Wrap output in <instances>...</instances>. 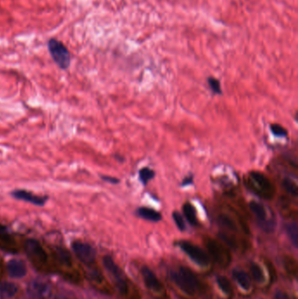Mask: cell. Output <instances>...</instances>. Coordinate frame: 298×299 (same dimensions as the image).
Returning <instances> with one entry per match:
<instances>
[{
  "label": "cell",
  "instance_id": "obj_20",
  "mask_svg": "<svg viewBox=\"0 0 298 299\" xmlns=\"http://www.w3.org/2000/svg\"><path fill=\"white\" fill-rule=\"evenodd\" d=\"M281 185H282V187L284 188L286 192H288L289 194L293 195L295 197L298 196V185L292 179H290L289 178H284L283 180L281 182Z\"/></svg>",
  "mask_w": 298,
  "mask_h": 299
},
{
  "label": "cell",
  "instance_id": "obj_24",
  "mask_svg": "<svg viewBox=\"0 0 298 299\" xmlns=\"http://www.w3.org/2000/svg\"><path fill=\"white\" fill-rule=\"evenodd\" d=\"M251 273H252L253 278L256 282H262L264 280V274L263 271L261 270L260 266L257 263H252V265L250 267Z\"/></svg>",
  "mask_w": 298,
  "mask_h": 299
},
{
  "label": "cell",
  "instance_id": "obj_5",
  "mask_svg": "<svg viewBox=\"0 0 298 299\" xmlns=\"http://www.w3.org/2000/svg\"><path fill=\"white\" fill-rule=\"evenodd\" d=\"M179 247L199 265L205 267L209 264L210 257L199 247L191 243L189 241H185V240L179 241Z\"/></svg>",
  "mask_w": 298,
  "mask_h": 299
},
{
  "label": "cell",
  "instance_id": "obj_14",
  "mask_svg": "<svg viewBox=\"0 0 298 299\" xmlns=\"http://www.w3.org/2000/svg\"><path fill=\"white\" fill-rule=\"evenodd\" d=\"M137 214L141 218L147 219V220H151V221H154V222H158L162 219V215L159 212L154 210L152 208H150V207H139V209L137 210Z\"/></svg>",
  "mask_w": 298,
  "mask_h": 299
},
{
  "label": "cell",
  "instance_id": "obj_32",
  "mask_svg": "<svg viewBox=\"0 0 298 299\" xmlns=\"http://www.w3.org/2000/svg\"><path fill=\"white\" fill-rule=\"evenodd\" d=\"M55 299H68L66 298V297H63V296H58V297H56Z\"/></svg>",
  "mask_w": 298,
  "mask_h": 299
},
{
  "label": "cell",
  "instance_id": "obj_7",
  "mask_svg": "<svg viewBox=\"0 0 298 299\" xmlns=\"http://www.w3.org/2000/svg\"><path fill=\"white\" fill-rule=\"evenodd\" d=\"M25 253L31 261L37 264H44L47 261V255L38 240L30 239L25 241Z\"/></svg>",
  "mask_w": 298,
  "mask_h": 299
},
{
  "label": "cell",
  "instance_id": "obj_6",
  "mask_svg": "<svg viewBox=\"0 0 298 299\" xmlns=\"http://www.w3.org/2000/svg\"><path fill=\"white\" fill-rule=\"evenodd\" d=\"M206 247L210 257L219 265L227 266L229 263L230 257L228 252L216 240L207 238L206 240Z\"/></svg>",
  "mask_w": 298,
  "mask_h": 299
},
{
  "label": "cell",
  "instance_id": "obj_10",
  "mask_svg": "<svg viewBox=\"0 0 298 299\" xmlns=\"http://www.w3.org/2000/svg\"><path fill=\"white\" fill-rule=\"evenodd\" d=\"M11 195L16 199L31 203V204L35 205V206H39V207H43L47 200V197L39 196V195L34 194L31 192L25 191V190H15V191L12 192Z\"/></svg>",
  "mask_w": 298,
  "mask_h": 299
},
{
  "label": "cell",
  "instance_id": "obj_22",
  "mask_svg": "<svg viewBox=\"0 0 298 299\" xmlns=\"http://www.w3.org/2000/svg\"><path fill=\"white\" fill-rule=\"evenodd\" d=\"M217 282H218L219 287L221 291L227 294V295H231L233 292V288H232L231 282H229V280L225 277H218L217 278Z\"/></svg>",
  "mask_w": 298,
  "mask_h": 299
},
{
  "label": "cell",
  "instance_id": "obj_26",
  "mask_svg": "<svg viewBox=\"0 0 298 299\" xmlns=\"http://www.w3.org/2000/svg\"><path fill=\"white\" fill-rule=\"evenodd\" d=\"M208 84L210 86V89L213 90V92L216 94H220L221 93V87H220V82L218 79L214 78V77H209L207 79Z\"/></svg>",
  "mask_w": 298,
  "mask_h": 299
},
{
  "label": "cell",
  "instance_id": "obj_3",
  "mask_svg": "<svg viewBox=\"0 0 298 299\" xmlns=\"http://www.w3.org/2000/svg\"><path fill=\"white\" fill-rule=\"evenodd\" d=\"M48 51L55 63L61 69H67L70 65V54L63 43L51 39L47 43Z\"/></svg>",
  "mask_w": 298,
  "mask_h": 299
},
{
  "label": "cell",
  "instance_id": "obj_11",
  "mask_svg": "<svg viewBox=\"0 0 298 299\" xmlns=\"http://www.w3.org/2000/svg\"><path fill=\"white\" fill-rule=\"evenodd\" d=\"M0 249L11 253L17 252L16 241L9 233L7 228L2 224H0Z\"/></svg>",
  "mask_w": 298,
  "mask_h": 299
},
{
  "label": "cell",
  "instance_id": "obj_1",
  "mask_svg": "<svg viewBox=\"0 0 298 299\" xmlns=\"http://www.w3.org/2000/svg\"><path fill=\"white\" fill-rule=\"evenodd\" d=\"M171 278L177 286L188 295L196 294L200 289V282L197 277L188 268L181 266L171 272Z\"/></svg>",
  "mask_w": 298,
  "mask_h": 299
},
{
  "label": "cell",
  "instance_id": "obj_9",
  "mask_svg": "<svg viewBox=\"0 0 298 299\" xmlns=\"http://www.w3.org/2000/svg\"><path fill=\"white\" fill-rule=\"evenodd\" d=\"M72 248L76 257L83 263L91 264L95 261L96 251L93 249L92 246L81 241H75L72 245Z\"/></svg>",
  "mask_w": 298,
  "mask_h": 299
},
{
  "label": "cell",
  "instance_id": "obj_29",
  "mask_svg": "<svg viewBox=\"0 0 298 299\" xmlns=\"http://www.w3.org/2000/svg\"><path fill=\"white\" fill-rule=\"evenodd\" d=\"M274 299H290V298L288 296V294H286L285 292L281 291H277L275 293Z\"/></svg>",
  "mask_w": 298,
  "mask_h": 299
},
{
  "label": "cell",
  "instance_id": "obj_31",
  "mask_svg": "<svg viewBox=\"0 0 298 299\" xmlns=\"http://www.w3.org/2000/svg\"><path fill=\"white\" fill-rule=\"evenodd\" d=\"M193 182V176H190V177L185 178V179L182 182V185H192Z\"/></svg>",
  "mask_w": 298,
  "mask_h": 299
},
{
  "label": "cell",
  "instance_id": "obj_23",
  "mask_svg": "<svg viewBox=\"0 0 298 299\" xmlns=\"http://www.w3.org/2000/svg\"><path fill=\"white\" fill-rule=\"evenodd\" d=\"M154 176H155L154 171L148 167H143L139 171V179L143 185H147L148 182L152 179Z\"/></svg>",
  "mask_w": 298,
  "mask_h": 299
},
{
  "label": "cell",
  "instance_id": "obj_17",
  "mask_svg": "<svg viewBox=\"0 0 298 299\" xmlns=\"http://www.w3.org/2000/svg\"><path fill=\"white\" fill-rule=\"evenodd\" d=\"M18 287L13 282H0V299H9L16 295Z\"/></svg>",
  "mask_w": 298,
  "mask_h": 299
},
{
  "label": "cell",
  "instance_id": "obj_4",
  "mask_svg": "<svg viewBox=\"0 0 298 299\" xmlns=\"http://www.w3.org/2000/svg\"><path fill=\"white\" fill-rule=\"evenodd\" d=\"M103 264H104L106 270H108L111 276L113 277L119 292L122 295L127 294V292L129 291L128 282H127L126 278L123 274L122 270L120 269V267L109 256H106L103 258Z\"/></svg>",
  "mask_w": 298,
  "mask_h": 299
},
{
  "label": "cell",
  "instance_id": "obj_12",
  "mask_svg": "<svg viewBox=\"0 0 298 299\" xmlns=\"http://www.w3.org/2000/svg\"><path fill=\"white\" fill-rule=\"evenodd\" d=\"M141 274L143 277V282L149 290L153 291H160L163 289V285L155 273L147 267L143 266L141 270Z\"/></svg>",
  "mask_w": 298,
  "mask_h": 299
},
{
  "label": "cell",
  "instance_id": "obj_28",
  "mask_svg": "<svg viewBox=\"0 0 298 299\" xmlns=\"http://www.w3.org/2000/svg\"><path fill=\"white\" fill-rule=\"evenodd\" d=\"M59 257L60 260L62 261V262H64V263H67V262H69V261H70V258H69L68 254L63 251V250L59 251Z\"/></svg>",
  "mask_w": 298,
  "mask_h": 299
},
{
  "label": "cell",
  "instance_id": "obj_2",
  "mask_svg": "<svg viewBox=\"0 0 298 299\" xmlns=\"http://www.w3.org/2000/svg\"><path fill=\"white\" fill-rule=\"evenodd\" d=\"M248 185L256 194L263 198L269 199L274 195V186L269 179L264 174L253 171L249 173L248 176Z\"/></svg>",
  "mask_w": 298,
  "mask_h": 299
},
{
  "label": "cell",
  "instance_id": "obj_25",
  "mask_svg": "<svg viewBox=\"0 0 298 299\" xmlns=\"http://www.w3.org/2000/svg\"><path fill=\"white\" fill-rule=\"evenodd\" d=\"M270 131L274 136L279 138H286L288 136V131H286L285 128L278 123H272L270 125Z\"/></svg>",
  "mask_w": 298,
  "mask_h": 299
},
{
  "label": "cell",
  "instance_id": "obj_21",
  "mask_svg": "<svg viewBox=\"0 0 298 299\" xmlns=\"http://www.w3.org/2000/svg\"><path fill=\"white\" fill-rule=\"evenodd\" d=\"M218 222L222 226L223 228H227L228 230L235 231L236 230V225L235 221L226 215H220L218 217Z\"/></svg>",
  "mask_w": 298,
  "mask_h": 299
},
{
  "label": "cell",
  "instance_id": "obj_13",
  "mask_svg": "<svg viewBox=\"0 0 298 299\" xmlns=\"http://www.w3.org/2000/svg\"><path fill=\"white\" fill-rule=\"evenodd\" d=\"M7 271L10 277L12 278H24L26 275V267L23 261L12 260L7 263Z\"/></svg>",
  "mask_w": 298,
  "mask_h": 299
},
{
  "label": "cell",
  "instance_id": "obj_27",
  "mask_svg": "<svg viewBox=\"0 0 298 299\" xmlns=\"http://www.w3.org/2000/svg\"><path fill=\"white\" fill-rule=\"evenodd\" d=\"M172 218L174 219V221H175L178 228H179V230H181V231H184L185 229V221H184V219H183V217H182V215H181L179 212H174V213L172 214Z\"/></svg>",
  "mask_w": 298,
  "mask_h": 299
},
{
  "label": "cell",
  "instance_id": "obj_19",
  "mask_svg": "<svg viewBox=\"0 0 298 299\" xmlns=\"http://www.w3.org/2000/svg\"><path fill=\"white\" fill-rule=\"evenodd\" d=\"M286 232H287V235L289 236V238H290V241L292 242V244L294 245L296 248H298V224L296 223V222H291V223L287 224V225H286Z\"/></svg>",
  "mask_w": 298,
  "mask_h": 299
},
{
  "label": "cell",
  "instance_id": "obj_18",
  "mask_svg": "<svg viewBox=\"0 0 298 299\" xmlns=\"http://www.w3.org/2000/svg\"><path fill=\"white\" fill-rule=\"evenodd\" d=\"M183 212H184V215H185V218L187 219V221H188L192 226H197V214H196L195 207H193L191 203H185V205H184V207H183Z\"/></svg>",
  "mask_w": 298,
  "mask_h": 299
},
{
  "label": "cell",
  "instance_id": "obj_16",
  "mask_svg": "<svg viewBox=\"0 0 298 299\" xmlns=\"http://www.w3.org/2000/svg\"><path fill=\"white\" fill-rule=\"evenodd\" d=\"M249 207L253 212V214L256 215L257 219L260 221V224L266 226L267 222V211L265 209L264 206H262L260 203L256 201H251L249 203Z\"/></svg>",
  "mask_w": 298,
  "mask_h": 299
},
{
  "label": "cell",
  "instance_id": "obj_8",
  "mask_svg": "<svg viewBox=\"0 0 298 299\" xmlns=\"http://www.w3.org/2000/svg\"><path fill=\"white\" fill-rule=\"evenodd\" d=\"M29 295L34 299H47L50 298L52 289L47 282L41 279H34L27 287Z\"/></svg>",
  "mask_w": 298,
  "mask_h": 299
},
{
  "label": "cell",
  "instance_id": "obj_30",
  "mask_svg": "<svg viewBox=\"0 0 298 299\" xmlns=\"http://www.w3.org/2000/svg\"><path fill=\"white\" fill-rule=\"evenodd\" d=\"M101 179H103L104 181L112 183V184H117L119 182V179H118L117 178L109 177V176H101Z\"/></svg>",
  "mask_w": 298,
  "mask_h": 299
},
{
  "label": "cell",
  "instance_id": "obj_15",
  "mask_svg": "<svg viewBox=\"0 0 298 299\" xmlns=\"http://www.w3.org/2000/svg\"><path fill=\"white\" fill-rule=\"evenodd\" d=\"M233 277L238 282L239 286L241 287L244 290L248 291L251 287V278L248 276L247 272L244 270H235L233 271Z\"/></svg>",
  "mask_w": 298,
  "mask_h": 299
}]
</instances>
